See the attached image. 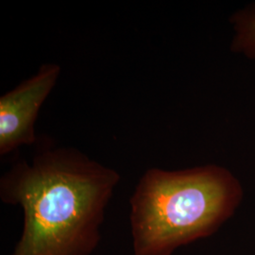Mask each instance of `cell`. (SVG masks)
<instances>
[{
	"label": "cell",
	"instance_id": "cell-2",
	"mask_svg": "<svg viewBox=\"0 0 255 255\" xmlns=\"http://www.w3.org/2000/svg\"><path fill=\"white\" fill-rule=\"evenodd\" d=\"M241 187L216 165L166 171L146 170L130 198L133 255H171L209 237L233 215Z\"/></svg>",
	"mask_w": 255,
	"mask_h": 255
},
{
	"label": "cell",
	"instance_id": "cell-1",
	"mask_svg": "<svg viewBox=\"0 0 255 255\" xmlns=\"http://www.w3.org/2000/svg\"><path fill=\"white\" fill-rule=\"evenodd\" d=\"M119 172L72 147L46 148L0 180V198L23 211L10 255H91L101 240Z\"/></svg>",
	"mask_w": 255,
	"mask_h": 255
},
{
	"label": "cell",
	"instance_id": "cell-4",
	"mask_svg": "<svg viewBox=\"0 0 255 255\" xmlns=\"http://www.w3.org/2000/svg\"><path fill=\"white\" fill-rule=\"evenodd\" d=\"M237 29V48L255 58V12L240 19Z\"/></svg>",
	"mask_w": 255,
	"mask_h": 255
},
{
	"label": "cell",
	"instance_id": "cell-3",
	"mask_svg": "<svg viewBox=\"0 0 255 255\" xmlns=\"http://www.w3.org/2000/svg\"><path fill=\"white\" fill-rule=\"evenodd\" d=\"M60 74V65L43 64L35 75L0 98L1 156L36 142L38 113L54 88Z\"/></svg>",
	"mask_w": 255,
	"mask_h": 255
}]
</instances>
